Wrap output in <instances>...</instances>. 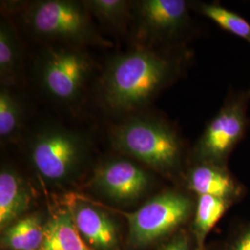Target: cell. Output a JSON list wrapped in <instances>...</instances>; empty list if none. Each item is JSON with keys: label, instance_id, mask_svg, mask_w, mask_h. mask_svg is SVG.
Instances as JSON below:
<instances>
[{"label": "cell", "instance_id": "6da1fadb", "mask_svg": "<svg viewBox=\"0 0 250 250\" xmlns=\"http://www.w3.org/2000/svg\"><path fill=\"white\" fill-rule=\"evenodd\" d=\"M174 64L168 58L137 49L114 58L101 80V94L107 107L129 111L150 101L172 78Z\"/></svg>", "mask_w": 250, "mask_h": 250}, {"label": "cell", "instance_id": "7a4b0ae2", "mask_svg": "<svg viewBox=\"0 0 250 250\" xmlns=\"http://www.w3.org/2000/svg\"><path fill=\"white\" fill-rule=\"evenodd\" d=\"M111 143L118 150L166 175L174 176L181 170V141L171 128L159 121L130 120L112 132Z\"/></svg>", "mask_w": 250, "mask_h": 250}, {"label": "cell", "instance_id": "3957f363", "mask_svg": "<svg viewBox=\"0 0 250 250\" xmlns=\"http://www.w3.org/2000/svg\"><path fill=\"white\" fill-rule=\"evenodd\" d=\"M196 198L178 189L163 191L133 213L125 216L129 224L128 244L142 249L160 244L179 229L191 224Z\"/></svg>", "mask_w": 250, "mask_h": 250}, {"label": "cell", "instance_id": "277c9868", "mask_svg": "<svg viewBox=\"0 0 250 250\" xmlns=\"http://www.w3.org/2000/svg\"><path fill=\"white\" fill-rule=\"evenodd\" d=\"M85 5L66 0H46L33 4L25 21L38 36L72 42L98 41Z\"/></svg>", "mask_w": 250, "mask_h": 250}, {"label": "cell", "instance_id": "5b68a950", "mask_svg": "<svg viewBox=\"0 0 250 250\" xmlns=\"http://www.w3.org/2000/svg\"><path fill=\"white\" fill-rule=\"evenodd\" d=\"M250 99V91H248L226 102L196 145L195 161L227 165L231 153L246 132Z\"/></svg>", "mask_w": 250, "mask_h": 250}, {"label": "cell", "instance_id": "8992f818", "mask_svg": "<svg viewBox=\"0 0 250 250\" xmlns=\"http://www.w3.org/2000/svg\"><path fill=\"white\" fill-rule=\"evenodd\" d=\"M84 154V144L77 134L62 128L38 132L30 144L34 167L45 180L60 183L70 178Z\"/></svg>", "mask_w": 250, "mask_h": 250}, {"label": "cell", "instance_id": "52a82bcc", "mask_svg": "<svg viewBox=\"0 0 250 250\" xmlns=\"http://www.w3.org/2000/svg\"><path fill=\"white\" fill-rule=\"evenodd\" d=\"M87 58L70 48H49L41 58L38 76L42 87L61 102L76 99L90 73Z\"/></svg>", "mask_w": 250, "mask_h": 250}, {"label": "cell", "instance_id": "ba28073f", "mask_svg": "<svg viewBox=\"0 0 250 250\" xmlns=\"http://www.w3.org/2000/svg\"><path fill=\"white\" fill-rule=\"evenodd\" d=\"M93 184L107 197L120 201H134L143 196L150 185L146 171L132 161L115 159L100 165Z\"/></svg>", "mask_w": 250, "mask_h": 250}, {"label": "cell", "instance_id": "9c48e42d", "mask_svg": "<svg viewBox=\"0 0 250 250\" xmlns=\"http://www.w3.org/2000/svg\"><path fill=\"white\" fill-rule=\"evenodd\" d=\"M186 188L195 197L212 196L236 204L246 196L247 189L227 165L198 162L186 173Z\"/></svg>", "mask_w": 250, "mask_h": 250}, {"label": "cell", "instance_id": "30bf717a", "mask_svg": "<svg viewBox=\"0 0 250 250\" xmlns=\"http://www.w3.org/2000/svg\"><path fill=\"white\" fill-rule=\"evenodd\" d=\"M78 232L93 250H118L116 225L106 212L83 201L70 208Z\"/></svg>", "mask_w": 250, "mask_h": 250}, {"label": "cell", "instance_id": "8fae6325", "mask_svg": "<svg viewBox=\"0 0 250 250\" xmlns=\"http://www.w3.org/2000/svg\"><path fill=\"white\" fill-rule=\"evenodd\" d=\"M188 18L184 0H145L138 3V19L146 34L169 36L182 30Z\"/></svg>", "mask_w": 250, "mask_h": 250}, {"label": "cell", "instance_id": "7c38bea8", "mask_svg": "<svg viewBox=\"0 0 250 250\" xmlns=\"http://www.w3.org/2000/svg\"><path fill=\"white\" fill-rule=\"evenodd\" d=\"M30 194L23 180L9 168L0 172V227L13 224L29 207Z\"/></svg>", "mask_w": 250, "mask_h": 250}, {"label": "cell", "instance_id": "4fadbf2b", "mask_svg": "<svg viewBox=\"0 0 250 250\" xmlns=\"http://www.w3.org/2000/svg\"><path fill=\"white\" fill-rule=\"evenodd\" d=\"M39 250H93L78 232L70 208L52 215L45 224V235Z\"/></svg>", "mask_w": 250, "mask_h": 250}, {"label": "cell", "instance_id": "5bb4252c", "mask_svg": "<svg viewBox=\"0 0 250 250\" xmlns=\"http://www.w3.org/2000/svg\"><path fill=\"white\" fill-rule=\"evenodd\" d=\"M234 205L231 201L220 197H196V208L190 228L197 250H207L209 233Z\"/></svg>", "mask_w": 250, "mask_h": 250}, {"label": "cell", "instance_id": "9a60e30c", "mask_svg": "<svg viewBox=\"0 0 250 250\" xmlns=\"http://www.w3.org/2000/svg\"><path fill=\"white\" fill-rule=\"evenodd\" d=\"M45 225L38 215H29L5 229L1 245L9 250H39L44 240Z\"/></svg>", "mask_w": 250, "mask_h": 250}, {"label": "cell", "instance_id": "2e32d148", "mask_svg": "<svg viewBox=\"0 0 250 250\" xmlns=\"http://www.w3.org/2000/svg\"><path fill=\"white\" fill-rule=\"evenodd\" d=\"M20 48L16 35L7 21L0 24V77L4 83H11L18 71Z\"/></svg>", "mask_w": 250, "mask_h": 250}, {"label": "cell", "instance_id": "e0dca14e", "mask_svg": "<svg viewBox=\"0 0 250 250\" xmlns=\"http://www.w3.org/2000/svg\"><path fill=\"white\" fill-rule=\"evenodd\" d=\"M200 11L225 31L246 39L250 44V24L237 13L217 4H202Z\"/></svg>", "mask_w": 250, "mask_h": 250}, {"label": "cell", "instance_id": "ac0fdd59", "mask_svg": "<svg viewBox=\"0 0 250 250\" xmlns=\"http://www.w3.org/2000/svg\"><path fill=\"white\" fill-rule=\"evenodd\" d=\"M207 250H250V220L234 219Z\"/></svg>", "mask_w": 250, "mask_h": 250}, {"label": "cell", "instance_id": "d6986e66", "mask_svg": "<svg viewBox=\"0 0 250 250\" xmlns=\"http://www.w3.org/2000/svg\"><path fill=\"white\" fill-rule=\"evenodd\" d=\"M22 119V108L6 87L0 91V136L7 139L18 131Z\"/></svg>", "mask_w": 250, "mask_h": 250}, {"label": "cell", "instance_id": "ffe728a7", "mask_svg": "<svg viewBox=\"0 0 250 250\" xmlns=\"http://www.w3.org/2000/svg\"><path fill=\"white\" fill-rule=\"evenodd\" d=\"M84 5L98 18L114 26L123 24L129 11V2L124 0H90Z\"/></svg>", "mask_w": 250, "mask_h": 250}, {"label": "cell", "instance_id": "44dd1931", "mask_svg": "<svg viewBox=\"0 0 250 250\" xmlns=\"http://www.w3.org/2000/svg\"><path fill=\"white\" fill-rule=\"evenodd\" d=\"M156 250H197L190 224L158 244Z\"/></svg>", "mask_w": 250, "mask_h": 250}]
</instances>
